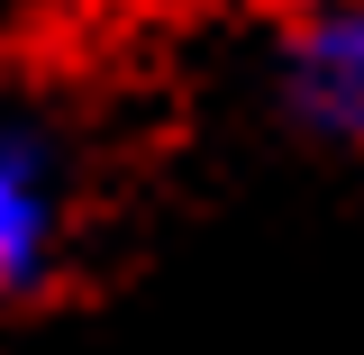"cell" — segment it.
<instances>
[{
    "label": "cell",
    "instance_id": "1",
    "mask_svg": "<svg viewBox=\"0 0 364 355\" xmlns=\"http://www.w3.org/2000/svg\"><path fill=\"white\" fill-rule=\"evenodd\" d=\"M91 237V155L64 100L0 73V310L55 301Z\"/></svg>",
    "mask_w": 364,
    "mask_h": 355
},
{
    "label": "cell",
    "instance_id": "2",
    "mask_svg": "<svg viewBox=\"0 0 364 355\" xmlns=\"http://www.w3.org/2000/svg\"><path fill=\"white\" fill-rule=\"evenodd\" d=\"M273 100L310 146L364 155V0H301L282 18Z\"/></svg>",
    "mask_w": 364,
    "mask_h": 355
},
{
    "label": "cell",
    "instance_id": "3",
    "mask_svg": "<svg viewBox=\"0 0 364 355\" xmlns=\"http://www.w3.org/2000/svg\"><path fill=\"white\" fill-rule=\"evenodd\" d=\"M291 9H301V0H291Z\"/></svg>",
    "mask_w": 364,
    "mask_h": 355
}]
</instances>
